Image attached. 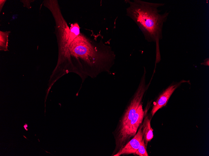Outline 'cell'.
Listing matches in <instances>:
<instances>
[{
	"instance_id": "cell-1",
	"label": "cell",
	"mask_w": 209,
	"mask_h": 156,
	"mask_svg": "<svg viewBox=\"0 0 209 156\" xmlns=\"http://www.w3.org/2000/svg\"><path fill=\"white\" fill-rule=\"evenodd\" d=\"M58 42V62L49 80L52 85L71 72L78 75L83 83L88 77L94 78L102 73H109L115 64V55L111 47L102 40L98 41L81 32L77 22L72 24L67 34Z\"/></svg>"
},
{
	"instance_id": "cell-2",
	"label": "cell",
	"mask_w": 209,
	"mask_h": 156,
	"mask_svg": "<svg viewBox=\"0 0 209 156\" xmlns=\"http://www.w3.org/2000/svg\"><path fill=\"white\" fill-rule=\"evenodd\" d=\"M129 6L126 8V15L132 19L141 31L145 39L154 42L156 45L155 64L161 60L160 41L163 38V28L170 13L161 14L159 7L164 3H152L140 0H125Z\"/></svg>"
},
{
	"instance_id": "cell-3",
	"label": "cell",
	"mask_w": 209,
	"mask_h": 156,
	"mask_svg": "<svg viewBox=\"0 0 209 156\" xmlns=\"http://www.w3.org/2000/svg\"><path fill=\"white\" fill-rule=\"evenodd\" d=\"M145 114L141 103L132 119L122 128L119 129L116 139V150H119L136 134Z\"/></svg>"
},
{
	"instance_id": "cell-4",
	"label": "cell",
	"mask_w": 209,
	"mask_h": 156,
	"mask_svg": "<svg viewBox=\"0 0 209 156\" xmlns=\"http://www.w3.org/2000/svg\"><path fill=\"white\" fill-rule=\"evenodd\" d=\"M144 69V73L139 87L122 118L119 129L123 127L132 119L141 103L146 88L145 85V69Z\"/></svg>"
},
{
	"instance_id": "cell-5",
	"label": "cell",
	"mask_w": 209,
	"mask_h": 156,
	"mask_svg": "<svg viewBox=\"0 0 209 156\" xmlns=\"http://www.w3.org/2000/svg\"><path fill=\"white\" fill-rule=\"evenodd\" d=\"M142 127L141 125L133 138L113 156H119L124 154H135L143 139Z\"/></svg>"
},
{
	"instance_id": "cell-6",
	"label": "cell",
	"mask_w": 209,
	"mask_h": 156,
	"mask_svg": "<svg viewBox=\"0 0 209 156\" xmlns=\"http://www.w3.org/2000/svg\"><path fill=\"white\" fill-rule=\"evenodd\" d=\"M184 82L185 81H182L169 86L162 93L156 101L154 102L153 106L151 111L152 116L159 109L166 106L173 92L182 83Z\"/></svg>"
},
{
	"instance_id": "cell-7",
	"label": "cell",
	"mask_w": 209,
	"mask_h": 156,
	"mask_svg": "<svg viewBox=\"0 0 209 156\" xmlns=\"http://www.w3.org/2000/svg\"><path fill=\"white\" fill-rule=\"evenodd\" d=\"M143 139L146 147L148 143L153 137V130L150 125V120L147 116L145 117L142 125Z\"/></svg>"
},
{
	"instance_id": "cell-8",
	"label": "cell",
	"mask_w": 209,
	"mask_h": 156,
	"mask_svg": "<svg viewBox=\"0 0 209 156\" xmlns=\"http://www.w3.org/2000/svg\"><path fill=\"white\" fill-rule=\"evenodd\" d=\"M135 154L140 156H149L146 151V147L143 139Z\"/></svg>"
},
{
	"instance_id": "cell-9",
	"label": "cell",
	"mask_w": 209,
	"mask_h": 156,
	"mask_svg": "<svg viewBox=\"0 0 209 156\" xmlns=\"http://www.w3.org/2000/svg\"><path fill=\"white\" fill-rule=\"evenodd\" d=\"M201 64L208 66L209 65V59L208 58L206 59L204 61V62L203 63H201Z\"/></svg>"
}]
</instances>
